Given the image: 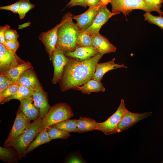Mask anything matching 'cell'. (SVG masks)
Listing matches in <instances>:
<instances>
[{"instance_id":"24","label":"cell","mask_w":163,"mask_h":163,"mask_svg":"<svg viewBox=\"0 0 163 163\" xmlns=\"http://www.w3.org/2000/svg\"><path fill=\"white\" fill-rule=\"evenodd\" d=\"M51 140L46 129L40 131L38 133L35 139L29 145L26 151V155L39 146L49 143Z\"/></svg>"},{"instance_id":"3","label":"cell","mask_w":163,"mask_h":163,"mask_svg":"<svg viewBox=\"0 0 163 163\" xmlns=\"http://www.w3.org/2000/svg\"><path fill=\"white\" fill-rule=\"evenodd\" d=\"M42 119L39 116L30 123L27 129L12 141L4 145V147H12L16 150L18 159L26 156L25 152L29 145L36 137L39 131Z\"/></svg>"},{"instance_id":"5","label":"cell","mask_w":163,"mask_h":163,"mask_svg":"<svg viewBox=\"0 0 163 163\" xmlns=\"http://www.w3.org/2000/svg\"><path fill=\"white\" fill-rule=\"evenodd\" d=\"M73 111L66 103L56 104L50 107L45 117L42 119L39 131L73 117Z\"/></svg>"},{"instance_id":"15","label":"cell","mask_w":163,"mask_h":163,"mask_svg":"<svg viewBox=\"0 0 163 163\" xmlns=\"http://www.w3.org/2000/svg\"><path fill=\"white\" fill-rule=\"evenodd\" d=\"M93 40V46L96 48L101 55L115 52L117 48L110 43L105 37L98 33L91 35Z\"/></svg>"},{"instance_id":"21","label":"cell","mask_w":163,"mask_h":163,"mask_svg":"<svg viewBox=\"0 0 163 163\" xmlns=\"http://www.w3.org/2000/svg\"><path fill=\"white\" fill-rule=\"evenodd\" d=\"M32 68L30 63L24 62L6 71L0 72V74L8 76L14 82H18L21 75L26 70Z\"/></svg>"},{"instance_id":"20","label":"cell","mask_w":163,"mask_h":163,"mask_svg":"<svg viewBox=\"0 0 163 163\" xmlns=\"http://www.w3.org/2000/svg\"><path fill=\"white\" fill-rule=\"evenodd\" d=\"M74 89L81 91L83 94H88L93 92H104L105 90L102 83L91 79L86 84L76 86Z\"/></svg>"},{"instance_id":"32","label":"cell","mask_w":163,"mask_h":163,"mask_svg":"<svg viewBox=\"0 0 163 163\" xmlns=\"http://www.w3.org/2000/svg\"><path fill=\"white\" fill-rule=\"evenodd\" d=\"M23 0H19L11 5L0 7V9L10 11L14 14H18L20 6Z\"/></svg>"},{"instance_id":"19","label":"cell","mask_w":163,"mask_h":163,"mask_svg":"<svg viewBox=\"0 0 163 163\" xmlns=\"http://www.w3.org/2000/svg\"><path fill=\"white\" fill-rule=\"evenodd\" d=\"M20 102L19 109L30 120L34 121L39 116V110L34 105L32 96Z\"/></svg>"},{"instance_id":"36","label":"cell","mask_w":163,"mask_h":163,"mask_svg":"<svg viewBox=\"0 0 163 163\" xmlns=\"http://www.w3.org/2000/svg\"><path fill=\"white\" fill-rule=\"evenodd\" d=\"M75 6H80L85 8L87 6L85 0H71L64 9L67 7H71Z\"/></svg>"},{"instance_id":"11","label":"cell","mask_w":163,"mask_h":163,"mask_svg":"<svg viewBox=\"0 0 163 163\" xmlns=\"http://www.w3.org/2000/svg\"><path fill=\"white\" fill-rule=\"evenodd\" d=\"M102 6L105 5H101L89 7L85 12L73 17L80 30L85 31L92 25L99 13L100 7Z\"/></svg>"},{"instance_id":"8","label":"cell","mask_w":163,"mask_h":163,"mask_svg":"<svg viewBox=\"0 0 163 163\" xmlns=\"http://www.w3.org/2000/svg\"><path fill=\"white\" fill-rule=\"evenodd\" d=\"M52 60L54 71L52 82L53 84H56L62 78L64 68L68 62L69 58L65 55L63 51L56 47L52 55Z\"/></svg>"},{"instance_id":"1","label":"cell","mask_w":163,"mask_h":163,"mask_svg":"<svg viewBox=\"0 0 163 163\" xmlns=\"http://www.w3.org/2000/svg\"><path fill=\"white\" fill-rule=\"evenodd\" d=\"M103 55L99 53L91 58L82 61L69 57L59 81L60 89L65 91L76 86H82L91 79L98 61Z\"/></svg>"},{"instance_id":"4","label":"cell","mask_w":163,"mask_h":163,"mask_svg":"<svg viewBox=\"0 0 163 163\" xmlns=\"http://www.w3.org/2000/svg\"><path fill=\"white\" fill-rule=\"evenodd\" d=\"M111 12L117 14L122 12L126 17L134 9L142 10L145 12H158L159 15H163L160 8L147 3L145 0H110Z\"/></svg>"},{"instance_id":"27","label":"cell","mask_w":163,"mask_h":163,"mask_svg":"<svg viewBox=\"0 0 163 163\" xmlns=\"http://www.w3.org/2000/svg\"><path fill=\"white\" fill-rule=\"evenodd\" d=\"M93 46L91 36L80 30L78 34L77 47H86Z\"/></svg>"},{"instance_id":"6","label":"cell","mask_w":163,"mask_h":163,"mask_svg":"<svg viewBox=\"0 0 163 163\" xmlns=\"http://www.w3.org/2000/svg\"><path fill=\"white\" fill-rule=\"evenodd\" d=\"M126 109L124 100L122 99L115 113L106 120L100 123L97 130L102 131L107 136L116 133L118 125Z\"/></svg>"},{"instance_id":"10","label":"cell","mask_w":163,"mask_h":163,"mask_svg":"<svg viewBox=\"0 0 163 163\" xmlns=\"http://www.w3.org/2000/svg\"><path fill=\"white\" fill-rule=\"evenodd\" d=\"M25 62L16 54L0 44V72L9 70Z\"/></svg>"},{"instance_id":"43","label":"cell","mask_w":163,"mask_h":163,"mask_svg":"<svg viewBox=\"0 0 163 163\" xmlns=\"http://www.w3.org/2000/svg\"><path fill=\"white\" fill-rule=\"evenodd\" d=\"M145 1L147 3H149V4H150L154 6H155L157 7H158L159 8H159L158 7H157V6H156L154 3L153 2H152V0H145Z\"/></svg>"},{"instance_id":"2","label":"cell","mask_w":163,"mask_h":163,"mask_svg":"<svg viewBox=\"0 0 163 163\" xmlns=\"http://www.w3.org/2000/svg\"><path fill=\"white\" fill-rule=\"evenodd\" d=\"M72 14L68 12L63 17L59 23L57 33L56 46L64 52H72L77 46L78 36L80 29L73 21Z\"/></svg>"},{"instance_id":"44","label":"cell","mask_w":163,"mask_h":163,"mask_svg":"<svg viewBox=\"0 0 163 163\" xmlns=\"http://www.w3.org/2000/svg\"><path fill=\"white\" fill-rule=\"evenodd\" d=\"M162 163H163V161L162 162Z\"/></svg>"},{"instance_id":"30","label":"cell","mask_w":163,"mask_h":163,"mask_svg":"<svg viewBox=\"0 0 163 163\" xmlns=\"http://www.w3.org/2000/svg\"><path fill=\"white\" fill-rule=\"evenodd\" d=\"M145 20L151 24H154L163 29V17L162 15L155 16L152 14L150 12H145L143 15Z\"/></svg>"},{"instance_id":"33","label":"cell","mask_w":163,"mask_h":163,"mask_svg":"<svg viewBox=\"0 0 163 163\" xmlns=\"http://www.w3.org/2000/svg\"><path fill=\"white\" fill-rule=\"evenodd\" d=\"M3 45L7 49L15 53H16L19 46L18 39L11 40H5Z\"/></svg>"},{"instance_id":"17","label":"cell","mask_w":163,"mask_h":163,"mask_svg":"<svg viewBox=\"0 0 163 163\" xmlns=\"http://www.w3.org/2000/svg\"><path fill=\"white\" fill-rule=\"evenodd\" d=\"M32 96L34 105L39 110V116L43 119L51 107L48 103L47 93L43 90L35 91Z\"/></svg>"},{"instance_id":"31","label":"cell","mask_w":163,"mask_h":163,"mask_svg":"<svg viewBox=\"0 0 163 163\" xmlns=\"http://www.w3.org/2000/svg\"><path fill=\"white\" fill-rule=\"evenodd\" d=\"M35 7V5L31 3L29 0H23L20 6L18 14L19 18H24L26 13Z\"/></svg>"},{"instance_id":"40","label":"cell","mask_w":163,"mask_h":163,"mask_svg":"<svg viewBox=\"0 0 163 163\" xmlns=\"http://www.w3.org/2000/svg\"><path fill=\"white\" fill-rule=\"evenodd\" d=\"M10 80H11L7 75H5L0 74V84Z\"/></svg>"},{"instance_id":"25","label":"cell","mask_w":163,"mask_h":163,"mask_svg":"<svg viewBox=\"0 0 163 163\" xmlns=\"http://www.w3.org/2000/svg\"><path fill=\"white\" fill-rule=\"evenodd\" d=\"M77 121L76 119L65 120L52 126L63 130L69 133L77 132Z\"/></svg>"},{"instance_id":"7","label":"cell","mask_w":163,"mask_h":163,"mask_svg":"<svg viewBox=\"0 0 163 163\" xmlns=\"http://www.w3.org/2000/svg\"><path fill=\"white\" fill-rule=\"evenodd\" d=\"M30 120L19 109L11 129L4 145L12 141L15 138L24 133L30 124Z\"/></svg>"},{"instance_id":"41","label":"cell","mask_w":163,"mask_h":163,"mask_svg":"<svg viewBox=\"0 0 163 163\" xmlns=\"http://www.w3.org/2000/svg\"><path fill=\"white\" fill-rule=\"evenodd\" d=\"M31 23L30 22H28L26 23L18 25V29H21L30 25Z\"/></svg>"},{"instance_id":"16","label":"cell","mask_w":163,"mask_h":163,"mask_svg":"<svg viewBox=\"0 0 163 163\" xmlns=\"http://www.w3.org/2000/svg\"><path fill=\"white\" fill-rule=\"evenodd\" d=\"M115 58H113L111 60L106 62L98 63L91 79L101 82L104 75L108 71L119 68H127L123 63L119 64L115 63Z\"/></svg>"},{"instance_id":"26","label":"cell","mask_w":163,"mask_h":163,"mask_svg":"<svg viewBox=\"0 0 163 163\" xmlns=\"http://www.w3.org/2000/svg\"><path fill=\"white\" fill-rule=\"evenodd\" d=\"M51 140L56 139H67L70 136L69 133L63 130L52 126L46 128Z\"/></svg>"},{"instance_id":"18","label":"cell","mask_w":163,"mask_h":163,"mask_svg":"<svg viewBox=\"0 0 163 163\" xmlns=\"http://www.w3.org/2000/svg\"><path fill=\"white\" fill-rule=\"evenodd\" d=\"M68 57L74 58L79 61H82L89 59L99 53L97 49L93 46L86 47H77L72 52H64Z\"/></svg>"},{"instance_id":"22","label":"cell","mask_w":163,"mask_h":163,"mask_svg":"<svg viewBox=\"0 0 163 163\" xmlns=\"http://www.w3.org/2000/svg\"><path fill=\"white\" fill-rule=\"evenodd\" d=\"M99 123L91 118L80 117L77 121V132L81 133L97 130Z\"/></svg>"},{"instance_id":"29","label":"cell","mask_w":163,"mask_h":163,"mask_svg":"<svg viewBox=\"0 0 163 163\" xmlns=\"http://www.w3.org/2000/svg\"><path fill=\"white\" fill-rule=\"evenodd\" d=\"M20 86V85L17 82L0 93V104L5 98L15 94L18 91Z\"/></svg>"},{"instance_id":"38","label":"cell","mask_w":163,"mask_h":163,"mask_svg":"<svg viewBox=\"0 0 163 163\" xmlns=\"http://www.w3.org/2000/svg\"><path fill=\"white\" fill-rule=\"evenodd\" d=\"M67 163H81L84 162L83 159L78 156L72 155L69 158Z\"/></svg>"},{"instance_id":"35","label":"cell","mask_w":163,"mask_h":163,"mask_svg":"<svg viewBox=\"0 0 163 163\" xmlns=\"http://www.w3.org/2000/svg\"><path fill=\"white\" fill-rule=\"evenodd\" d=\"M89 8L101 5L106 6L110 2V0H85Z\"/></svg>"},{"instance_id":"28","label":"cell","mask_w":163,"mask_h":163,"mask_svg":"<svg viewBox=\"0 0 163 163\" xmlns=\"http://www.w3.org/2000/svg\"><path fill=\"white\" fill-rule=\"evenodd\" d=\"M14 152L8 147H0V159L4 161H11L18 159Z\"/></svg>"},{"instance_id":"9","label":"cell","mask_w":163,"mask_h":163,"mask_svg":"<svg viewBox=\"0 0 163 163\" xmlns=\"http://www.w3.org/2000/svg\"><path fill=\"white\" fill-rule=\"evenodd\" d=\"M152 114V112L142 113H136L126 109L118 125L116 133H120L134 126L140 120L145 119Z\"/></svg>"},{"instance_id":"12","label":"cell","mask_w":163,"mask_h":163,"mask_svg":"<svg viewBox=\"0 0 163 163\" xmlns=\"http://www.w3.org/2000/svg\"><path fill=\"white\" fill-rule=\"evenodd\" d=\"M59 24H57L51 29L41 33L39 37V40L44 45L50 60H52V55L55 50L57 42V30Z\"/></svg>"},{"instance_id":"23","label":"cell","mask_w":163,"mask_h":163,"mask_svg":"<svg viewBox=\"0 0 163 163\" xmlns=\"http://www.w3.org/2000/svg\"><path fill=\"white\" fill-rule=\"evenodd\" d=\"M35 91V90L30 88L20 85L15 94L4 99L1 104H3L12 99H17L20 101L27 99L33 96Z\"/></svg>"},{"instance_id":"39","label":"cell","mask_w":163,"mask_h":163,"mask_svg":"<svg viewBox=\"0 0 163 163\" xmlns=\"http://www.w3.org/2000/svg\"><path fill=\"white\" fill-rule=\"evenodd\" d=\"M15 82L10 80L0 84V93L6 89L8 87L12 85Z\"/></svg>"},{"instance_id":"42","label":"cell","mask_w":163,"mask_h":163,"mask_svg":"<svg viewBox=\"0 0 163 163\" xmlns=\"http://www.w3.org/2000/svg\"><path fill=\"white\" fill-rule=\"evenodd\" d=\"M152 1L156 6L160 8L161 7L163 0H152Z\"/></svg>"},{"instance_id":"37","label":"cell","mask_w":163,"mask_h":163,"mask_svg":"<svg viewBox=\"0 0 163 163\" xmlns=\"http://www.w3.org/2000/svg\"><path fill=\"white\" fill-rule=\"evenodd\" d=\"M10 28V26L7 24L4 26H0V44H4L5 41V31Z\"/></svg>"},{"instance_id":"34","label":"cell","mask_w":163,"mask_h":163,"mask_svg":"<svg viewBox=\"0 0 163 163\" xmlns=\"http://www.w3.org/2000/svg\"><path fill=\"white\" fill-rule=\"evenodd\" d=\"M5 36V40L9 41L18 39L19 34L15 30L10 28L6 30Z\"/></svg>"},{"instance_id":"14","label":"cell","mask_w":163,"mask_h":163,"mask_svg":"<svg viewBox=\"0 0 163 163\" xmlns=\"http://www.w3.org/2000/svg\"><path fill=\"white\" fill-rule=\"evenodd\" d=\"M18 82L21 85L35 91L43 90L36 74L31 68L25 71L20 76Z\"/></svg>"},{"instance_id":"13","label":"cell","mask_w":163,"mask_h":163,"mask_svg":"<svg viewBox=\"0 0 163 163\" xmlns=\"http://www.w3.org/2000/svg\"><path fill=\"white\" fill-rule=\"evenodd\" d=\"M117 14L116 13L110 11L106 6H101L92 25L84 31L90 35L99 33L102 26L108 19L112 16Z\"/></svg>"}]
</instances>
